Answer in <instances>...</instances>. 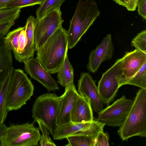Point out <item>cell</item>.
<instances>
[{
  "label": "cell",
  "instance_id": "4",
  "mask_svg": "<svg viewBox=\"0 0 146 146\" xmlns=\"http://www.w3.org/2000/svg\"><path fill=\"white\" fill-rule=\"evenodd\" d=\"M34 86L22 69H14L7 90L6 105L8 111L17 110L26 104L33 94Z\"/></svg>",
  "mask_w": 146,
  "mask_h": 146
},
{
  "label": "cell",
  "instance_id": "6",
  "mask_svg": "<svg viewBox=\"0 0 146 146\" xmlns=\"http://www.w3.org/2000/svg\"><path fill=\"white\" fill-rule=\"evenodd\" d=\"M40 136L33 123L12 124L7 127L0 142L1 146H36Z\"/></svg>",
  "mask_w": 146,
  "mask_h": 146
},
{
  "label": "cell",
  "instance_id": "2",
  "mask_svg": "<svg viewBox=\"0 0 146 146\" xmlns=\"http://www.w3.org/2000/svg\"><path fill=\"white\" fill-rule=\"evenodd\" d=\"M100 13L94 0H78L67 31L68 48L71 49L76 44Z\"/></svg>",
  "mask_w": 146,
  "mask_h": 146
},
{
  "label": "cell",
  "instance_id": "20",
  "mask_svg": "<svg viewBox=\"0 0 146 146\" xmlns=\"http://www.w3.org/2000/svg\"><path fill=\"white\" fill-rule=\"evenodd\" d=\"M57 73V82L62 87L65 88L73 82V69L68 60V55L66 56L64 63Z\"/></svg>",
  "mask_w": 146,
  "mask_h": 146
},
{
  "label": "cell",
  "instance_id": "1",
  "mask_svg": "<svg viewBox=\"0 0 146 146\" xmlns=\"http://www.w3.org/2000/svg\"><path fill=\"white\" fill-rule=\"evenodd\" d=\"M68 48L67 31L62 26L36 51V58L47 71L55 74L64 63Z\"/></svg>",
  "mask_w": 146,
  "mask_h": 146
},
{
  "label": "cell",
  "instance_id": "34",
  "mask_svg": "<svg viewBox=\"0 0 146 146\" xmlns=\"http://www.w3.org/2000/svg\"><path fill=\"white\" fill-rule=\"evenodd\" d=\"M124 1L126 5L125 7L126 8L129 3V0H124Z\"/></svg>",
  "mask_w": 146,
  "mask_h": 146
},
{
  "label": "cell",
  "instance_id": "24",
  "mask_svg": "<svg viewBox=\"0 0 146 146\" xmlns=\"http://www.w3.org/2000/svg\"><path fill=\"white\" fill-rule=\"evenodd\" d=\"M20 9L5 8L0 10V22L4 21H15L19 17Z\"/></svg>",
  "mask_w": 146,
  "mask_h": 146
},
{
  "label": "cell",
  "instance_id": "28",
  "mask_svg": "<svg viewBox=\"0 0 146 146\" xmlns=\"http://www.w3.org/2000/svg\"><path fill=\"white\" fill-rule=\"evenodd\" d=\"M109 137L103 131L99 132L92 138V146H108Z\"/></svg>",
  "mask_w": 146,
  "mask_h": 146
},
{
  "label": "cell",
  "instance_id": "35",
  "mask_svg": "<svg viewBox=\"0 0 146 146\" xmlns=\"http://www.w3.org/2000/svg\"></svg>",
  "mask_w": 146,
  "mask_h": 146
},
{
  "label": "cell",
  "instance_id": "14",
  "mask_svg": "<svg viewBox=\"0 0 146 146\" xmlns=\"http://www.w3.org/2000/svg\"><path fill=\"white\" fill-rule=\"evenodd\" d=\"M121 58L123 76L125 78H129L136 74L146 62V53L135 49L126 52Z\"/></svg>",
  "mask_w": 146,
  "mask_h": 146
},
{
  "label": "cell",
  "instance_id": "15",
  "mask_svg": "<svg viewBox=\"0 0 146 146\" xmlns=\"http://www.w3.org/2000/svg\"><path fill=\"white\" fill-rule=\"evenodd\" d=\"M71 121L74 123L91 122L94 120L92 108L89 100L79 95L70 113Z\"/></svg>",
  "mask_w": 146,
  "mask_h": 146
},
{
  "label": "cell",
  "instance_id": "8",
  "mask_svg": "<svg viewBox=\"0 0 146 146\" xmlns=\"http://www.w3.org/2000/svg\"><path fill=\"white\" fill-rule=\"evenodd\" d=\"M122 58L116 60L114 64L104 73L98 83V88L104 104L109 105L115 98L119 88L120 80L123 76Z\"/></svg>",
  "mask_w": 146,
  "mask_h": 146
},
{
  "label": "cell",
  "instance_id": "32",
  "mask_svg": "<svg viewBox=\"0 0 146 146\" xmlns=\"http://www.w3.org/2000/svg\"><path fill=\"white\" fill-rule=\"evenodd\" d=\"M14 0H0V10L6 8L7 5Z\"/></svg>",
  "mask_w": 146,
  "mask_h": 146
},
{
  "label": "cell",
  "instance_id": "30",
  "mask_svg": "<svg viewBox=\"0 0 146 146\" xmlns=\"http://www.w3.org/2000/svg\"><path fill=\"white\" fill-rule=\"evenodd\" d=\"M137 6L138 14L144 19H146V0H139Z\"/></svg>",
  "mask_w": 146,
  "mask_h": 146
},
{
  "label": "cell",
  "instance_id": "9",
  "mask_svg": "<svg viewBox=\"0 0 146 146\" xmlns=\"http://www.w3.org/2000/svg\"><path fill=\"white\" fill-rule=\"evenodd\" d=\"M133 100L123 95L112 104L98 113V120L105 125L120 127L124 123L131 110Z\"/></svg>",
  "mask_w": 146,
  "mask_h": 146
},
{
  "label": "cell",
  "instance_id": "31",
  "mask_svg": "<svg viewBox=\"0 0 146 146\" xmlns=\"http://www.w3.org/2000/svg\"><path fill=\"white\" fill-rule=\"evenodd\" d=\"M7 126L4 123H0V146H1L0 140L4 134Z\"/></svg>",
  "mask_w": 146,
  "mask_h": 146
},
{
  "label": "cell",
  "instance_id": "16",
  "mask_svg": "<svg viewBox=\"0 0 146 146\" xmlns=\"http://www.w3.org/2000/svg\"><path fill=\"white\" fill-rule=\"evenodd\" d=\"M34 17L31 15L27 18L25 26L27 39V42L24 50L21 55L19 62L33 57L35 51L34 31L35 26Z\"/></svg>",
  "mask_w": 146,
  "mask_h": 146
},
{
  "label": "cell",
  "instance_id": "5",
  "mask_svg": "<svg viewBox=\"0 0 146 146\" xmlns=\"http://www.w3.org/2000/svg\"><path fill=\"white\" fill-rule=\"evenodd\" d=\"M60 100V97L54 93L43 94L36 99L32 109L34 121L42 123L52 135L58 126Z\"/></svg>",
  "mask_w": 146,
  "mask_h": 146
},
{
  "label": "cell",
  "instance_id": "11",
  "mask_svg": "<svg viewBox=\"0 0 146 146\" xmlns=\"http://www.w3.org/2000/svg\"><path fill=\"white\" fill-rule=\"evenodd\" d=\"M25 71L30 76L41 84L49 91L59 88L57 82L38 60L32 57L23 62Z\"/></svg>",
  "mask_w": 146,
  "mask_h": 146
},
{
  "label": "cell",
  "instance_id": "7",
  "mask_svg": "<svg viewBox=\"0 0 146 146\" xmlns=\"http://www.w3.org/2000/svg\"><path fill=\"white\" fill-rule=\"evenodd\" d=\"M64 20L60 10L53 9L39 20L35 19L34 35L35 51L42 46Z\"/></svg>",
  "mask_w": 146,
  "mask_h": 146
},
{
  "label": "cell",
  "instance_id": "19",
  "mask_svg": "<svg viewBox=\"0 0 146 146\" xmlns=\"http://www.w3.org/2000/svg\"><path fill=\"white\" fill-rule=\"evenodd\" d=\"M14 69L13 66L0 82V123H4L9 112L6 105L7 92L9 83Z\"/></svg>",
  "mask_w": 146,
  "mask_h": 146
},
{
  "label": "cell",
  "instance_id": "33",
  "mask_svg": "<svg viewBox=\"0 0 146 146\" xmlns=\"http://www.w3.org/2000/svg\"><path fill=\"white\" fill-rule=\"evenodd\" d=\"M119 5L123 6L125 7H126L125 4L124 0H113Z\"/></svg>",
  "mask_w": 146,
  "mask_h": 146
},
{
  "label": "cell",
  "instance_id": "13",
  "mask_svg": "<svg viewBox=\"0 0 146 146\" xmlns=\"http://www.w3.org/2000/svg\"><path fill=\"white\" fill-rule=\"evenodd\" d=\"M79 95L74 82L65 87L63 94L60 97L58 126L71 122L70 113Z\"/></svg>",
  "mask_w": 146,
  "mask_h": 146
},
{
  "label": "cell",
  "instance_id": "21",
  "mask_svg": "<svg viewBox=\"0 0 146 146\" xmlns=\"http://www.w3.org/2000/svg\"><path fill=\"white\" fill-rule=\"evenodd\" d=\"M146 62L142 66L138 72L133 76L125 78L123 76L119 82L120 87L125 84L135 86L146 90Z\"/></svg>",
  "mask_w": 146,
  "mask_h": 146
},
{
  "label": "cell",
  "instance_id": "29",
  "mask_svg": "<svg viewBox=\"0 0 146 146\" xmlns=\"http://www.w3.org/2000/svg\"><path fill=\"white\" fill-rule=\"evenodd\" d=\"M15 23V21H4L0 22V35H6L11 27Z\"/></svg>",
  "mask_w": 146,
  "mask_h": 146
},
{
  "label": "cell",
  "instance_id": "27",
  "mask_svg": "<svg viewBox=\"0 0 146 146\" xmlns=\"http://www.w3.org/2000/svg\"><path fill=\"white\" fill-rule=\"evenodd\" d=\"M44 0H14L8 4L6 8L21 9L29 6L40 5Z\"/></svg>",
  "mask_w": 146,
  "mask_h": 146
},
{
  "label": "cell",
  "instance_id": "10",
  "mask_svg": "<svg viewBox=\"0 0 146 146\" xmlns=\"http://www.w3.org/2000/svg\"><path fill=\"white\" fill-rule=\"evenodd\" d=\"M78 92L89 100L94 111L99 113L103 109L104 102L98 87L89 73L82 72L78 81Z\"/></svg>",
  "mask_w": 146,
  "mask_h": 146
},
{
  "label": "cell",
  "instance_id": "3",
  "mask_svg": "<svg viewBox=\"0 0 146 146\" xmlns=\"http://www.w3.org/2000/svg\"><path fill=\"white\" fill-rule=\"evenodd\" d=\"M118 133L123 141L134 136L146 137V90L137 93L131 110Z\"/></svg>",
  "mask_w": 146,
  "mask_h": 146
},
{
  "label": "cell",
  "instance_id": "22",
  "mask_svg": "<svg viewBox=\"0 0 146 146\" xmlns=\"http://www.w3.org/2000/svg\"><path fill=\"white\" fill-rule=\"evenodd\" d=\"M65 0H44L36 11V17L39 20L53 9L59 10Z\"/></svg>",
  "mask_w": 146,
  "mask_h": 146
},
{
  "label": "cell",
  "instance_id": "17",
  "mask_svg": "<svg viewBox=\"0 0 146 146\" xmlns=\"http://www.w3.org/2000/svg\"><path fill=\"white\" fill-rule=\"evenodd\" d=\"M93 121L77 123L71 121L58 126L53 135V139L54 140L62 139L76 132L86 129L91 126Z\"/></svg>",
  "mask_w": 146,
  "mask_h": 146
},
{
  "label": "cell",
  "instance_id": "26",
  "mask_svg": "<svg viewBox=\"0 0 146 146\" xmlns=\"http://www.w3.org/2000/svg\"><path fill=\"white\" fill-rule=\"evenodd\" d=\"M39 129L41 131L42 135H41L39 141L41 146H56V145L51 140L49 136V134L46 127L42 123L37 121Z\"/></svg>",
  "mask_w": 146,
  "mask_h": 146
},
{
  "label": "cell",
  "instance_id": "12",
  "mask_svg": "<svg viewBox=\"0 0 146 146\" xmlns=\"http://www.w3.org/2000/svg\"><path fill=\"white\" fill-rule=\"evenodd\" d=\"M114 51L111 36V34H108L91 52L87 66L88 70L92 73L96 72L103 62L112 58Z\"/></svg>",
  "mask_w": 146,
  "mask_h": 146
},
{
  "label": "cell",
  "instance_id": "25",
  "mask_svg": "<svg viewBox=\"0 0 146 146\" xmlns=\"http://www.w3.org/2000/svg\"><path fill=\"white\" fill-rule=\"evenodd\" d=\"M131 46L146 53V30L139 33L132 39Z\"/></svg>",
  "mask_w": 146,
  "mask_h": 146
},
{
  "label": "cell",
  "instance_id": "18",
  "mask_svg": "<svg viewBox=\"0 0 146 146\" xmlns=\"http://www.w3.org/2000/svg\"><path fill=\"white\" fill-rule=\"evenodd\" d=\"M5 36L0 35V82L13 66L12 50L5 43Z\"/></svg>",
  "mask_w": 146,
  "mask_h": 146
},
{
  "label": "cell",
  "instance_id": "23",
  "mask_svg": "<svg viewBox=\"0 0 146 146\" xmlns=\"http://www.w3.org/2000/svg\"><path fill=\"white\" fill-rule=\"evenodd\" d=\"M68 143L66 146H92V138L80 135H72L66 138Z\"/></svg>",
  "mask_w": 146,
  "mask_h": 146
}]
</instances>
